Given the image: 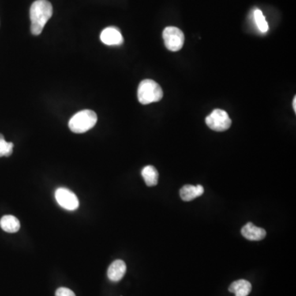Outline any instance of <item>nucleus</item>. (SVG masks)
<instances>
[{"label": "nucleus", "instance_id": "1", "mask_svg": "<svg viewBox=\"0 0 296 296\" xmlns=\"http://www.w3.org/2000/svg\"><path fill=\"white\" fill-rule=\"evenodd\" d=\"M53 15V7L48 0H36L30 9L31 33L38 35Z\"/></svg>", "mask_w": 296, "mask_h": 296}, {"label": "nucleus", "instance_id": "2", "mask_svg": "<svg viewBox=\"0 0 296 296\" xmlns=\"http://www.w3.org/2000/svg\"><path fill=\"white\" fill-rule=\"evenodd\" d=\"M163 97L162 87L151 79H145L140 83L137 89V98L140 103L148 105L160 102Z\"/></svg>", "mask_w": 296, "mask_h": 296}, {"label": "nucleus", "instance_id": "3", "mask_svg": "<svg viewBox=\"0 0 296 296\" xmlns=\"http://www.w3.org/2000/svg\"><path fill=\"white\" fill-rule=\"evenodd\" d=\"M97 122V115L90 110L79 111L69 121V129L75 133H86L92 129Z\"/></svg>", "mask_w": 296, "mask_h": 296}, {"label": "nucleus", "instance_id": "4", "mask_svg": "<svg viewBox=\"0 0 296 296\" xmlns=\"http://www.w3.org/2000/svg\"><path fill=\"white\" fill-rule=\"evenodd\" d=\"M231 120L227 112L223 110H214L206 118V124L210 129L216 132H224L230 129Z\"/></svg>", "mask_w": 296, "mask_h": 296}, {"label": "nucleus", "instance_id": "5", "mask_svg": "<svg viewBox=\"0 0 296 296\" xmlns=\"http://www.w3.org/2000/svg\"><path fill=\"white\" fill-rule=\"evenodd\" d=\"M163 39L166 47L173 52L181 50L185 43V35L175 27H166L163 31Z\"/></svg>", "mask_w": 296, "mask_h": 296}, {"label": "nucleus", "instance_id": "6", "mask_svg": "<svg viewBox=\"0 0 296 296\" xmlns=\"http://www.w3.org/2000/svg\"><path fill=\"white\" fill-rule=\"evenodd\" d=\"M55 199L58 205L68 211H75L78 208V199L74 193L66 188H60L55 191Z\"/></svg>", "mask_w": 296, "mask_h": 296}, {"label": "nucleus", "instance_id": "7", "mask_svg": "<svg viewBox=\"0 0 296 296\" xmlns=\"http://www.w3.org/2000/svg\"><path fill=\"white\" fill-rule=\"evenodd\" d=\"M101 40L107 46H120L124 42L122 34L116 27H107L102 31Z\"/></svg>", "mask_w": 296, "mask_h": 296}, {"label": "nucleus", "instance_id": "8", "mask_svg": "<svg viewBox=\"0 0 296 296\" xmlns=\"http://www.w3.org/2000/svg\"><path fill=\"white\" fill-rule=\"evenodd\" d=\"M241 234L249 241H259L265 238L267 232L263 228L258 227L253 223L249 222L242 228Z\"/></svg>", "mask_w": 296, "mask_h": 296}, {"label": "nucleus", "instance_id": "9", "mask_svg": "<svg viewBox=\"0 0 296 296\" xmlns=\"http://www.w3.org/2000/svg\"><path fill=\"white\" fill-rule=\"evenodd\" d=\"M126 271L127 267L125 262L122 260H115L108 268V278L111 282H120L125 277Z\"/></svg>", "mask_w": 296, "mask_h": 296}, {"label": "nucleus", "instance_id": "10", "mask_svg": "<svg viewBox=\"0 0 296 296\" xmlns=\"http://www.w3.org/2000/svg\"><path fill=\"white\" fill-rule=\"evenodd\" d=\"M204 193V189L202 185H186L180 191L181 199L185 202H190L196 198L200 197Z\"/></svg>", "mask_w": 296, "mask_h": 296}, {"label": "nucleus", "instance_id": "11", "mask_svg": "<svg viewBox=\"0 0 296 296\" xmlns=\"http://www.w3.org/2000/svg\"><path fill=\"white\" fill-rule=\"evenodd\" d=\"M252 290V285L246 280H239L233 282L229 287V291L235 296H248Z\"/></svg>", "mask_w": 296, "mask_h": 296}, {"label": "nucleus", "instance_id": "12", "mask_svg": "<svg viewBox=\"0 0 296 296\" xmlns=\"http://www.w3.org/2000/svg\"><path fill=\"white\" fill-rule=\"evenodd\" d=\"M20 226L19 220L13 215H4L0 220V227L8 233H16L18 231Z\"/></svg>", "mask_w": 296, "mask_h": 296}, {"label": "nucleus", "instance_id": "13", "mask_svg": "<svg viewBox=\"0 0 296 296\" xmlns=\"http://www.w3.org/2000/svg\"><path fill=\"white\" fill-rule=\"evenodd\" d=\"M142 176L148 187L157 185L159 174L156 169L152 166H147L142 170Z\"/></svg>", "mask_w": 296, "mask_h": 296}, {"label": "nucleus", "instance_id": "14", "mask_svg": "<svg viewBox=\"0 0 296 296\" xmlns=\"http://www.w3.org/2000/svg\"><path fill=\"white\" fill-rule=\"evenodd\" d=\"M253 16H254L255 23H256V25H257L259 31H261L263 33L267 32L268 31V24L266 21L265 17L263 16L262 11L259 10V9L255 10Z\"/></svg>", "mask_w": 296, "mask_h": 296}, {"label": "nucleus", "instance_id": "15", "mask_svg": "<svg viewBox=\"0 0 296 296\" xmlns=\"http://www.w3.org/2000/svg\"><path fill=\"white\" fill-rule=\"evenodd\" d=\"M13 143L5 141L4 135L0 133V157L9 156L13 153Z\"/></svg>", "mask_w": 296, "mask_h": 296}, {"label": "nucleus", "instance_id": "16", "mask_svg": "<svg viewBox=\"0 0 296 296\" xmlns=\"http://www.w3.org/2000/svg\"><path fill=\"white\" fill-rule=\"evenodd\" d=\"M55 296H76L74 292L72 291L70 289L68 288L61 287L58 288V290H56Z\"/></svg>", "mask_w": 296, "mask_h": 296}, {"label": "nucleus", "instance_id": "17", "mask_svg": "<svg viewBox=\"0 0 296 296\" xmlns=\"http://www.w3.org/2000/svg\"><path fill=\"white\" fill-rule=\"evenodd\" d=\"M296 97L294 96V101H293V107H294V112H296Z\"/></svg>", "mask_w": 296, "mask_h": 296}]
</instances>
